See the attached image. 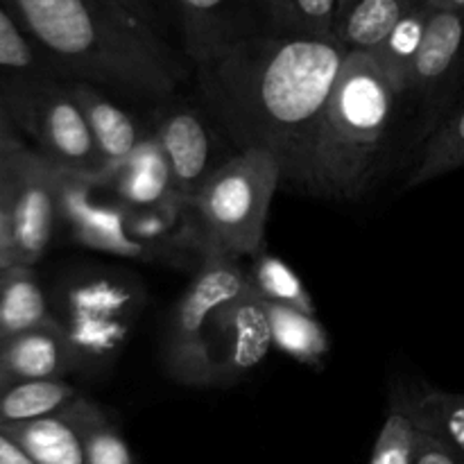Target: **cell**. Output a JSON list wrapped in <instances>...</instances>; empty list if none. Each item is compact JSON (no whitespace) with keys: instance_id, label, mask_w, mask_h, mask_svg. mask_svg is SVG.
Returning <instances> with one entry per match:
<instances>
[{"instance_id":"d590c367","label":"cell","mask_w":464,"mask_h":464,"mask_svg":"<svg viewBox=\"0 0 464 464\" xmlns=\"http://www.w3.org/2000/svg\"><path fill=\"white\" fill-rule=\"evenodd\" d=\"M433 7H440V9H451V12H458V14H464V0H429Z\"/></svg>"},{"instance_id":"9c48e42d","label":"cell","mask_w":464,"mask_h":464,"mask_svg":"<svg viewBox=\"0 0 464 464\" xmlns=\"http://www.w3.org/2000/svg\"><path fill=\"white\" fill-rule=\"evenodd\" d=\"M207 347L213 385L236 383L256 370L275 347L270 308L249 281L243 293L218 308L208 326Z\"/></svg>"},{"instance_id":"f546056e","label":"cell","mask_w":464,"mask_h":464,"mask_svg":"<svg viewBox=\"0 0 464 464\" xmlns=\"http://www.w3.org/2000/svg\"><path fill=\"white\" fill-rule=\"evenodd\" d=\"M14 154H9L7 159L0 161V245L12 249V252H14V236H12V157ZM14 256H16V254H14Z\"/></svg>"},{"instance_id":"8992f818","label":"cell","mask_w":464,"mask_h":464,"mask_svg":"<svg viewBox=\"0 0 464 464\" xmlns=\"http://www.w3.org/2000/svg\"><path fill=\"white\" fill-rule=\"evenodd\" d=\"M0 93L14 125L34 140L36 152L66 170L100 175L102 159L68 80L48 75L7 86Z\"/></svg>"},{"instance_id":"7402d4cb","label":"cell","mask_w":464,"mask_h":464,"mask_svg":"<svg viewBox=\"0 0 464 464\" xmlns=\"http://www.w3.org/2000/svg\"><path fill=\"white\" fill-rule=\"evenodd\" d=\"M460 168H464V95L424 140L420 161L408 177L406 188H420Z\"/></svg>"},{"instance_id":"f35d334b","label":"cell","mask_w":464,"mask_h":464,"mask_svg":"<svg viewBox=\"0 0 464 464\" xmlns=\"http://www.w3.org/2000/svg\"><path fill=\"white\" fill-rule=\"evenodd\" d=\"M352 3H353V0H338V18L343 16L344 12H347L349 5H352Z\"/></svg>"},{"instance_id":"30bf717a","label":"cell","mask_w":464,"mask_h":464,"mask_svg":"<svg viewBox=\"0 0 464 464\" xmlns=\"http://www.w3.org/2000/svg\"><path fill=\"white\" fill-rule=\"evenodd\" d=\"M59 220V166L36 150L21 148L12 157V236L21 266L48 249Z\"/></svg>"},{"instance_id":"d4e9b609","label":"cell","mask_w":464,"mask_h":464,"mask_svg":"<svg viewBox=\"0 0 464 464\" xmlns=\"http://www.w3.org/2000/svg\"><path fill=\"white\" fill-rule=\"evenodd\" d=\"M270 308L272 343L279 352L288 353L304 365H317L329 353V335L322 322L311 313L295 311V308L267 304Z\"/></svg>"},{"instance_id":"83f0119b","label":"cell","mask_w":464,"mask_h":464,"mask_svg":"<svg viewBox=\"0 0 464 464\" xmlns=\"http://www.w3.org/2000/svg\"><path fill=\"white\" fill-rule=\"evenodd\" d=\"M420 424L412 412L406 385L397 383L390 397L388 415L376 435L370 464H415Z\"/></svg>"},{"instance_id":"f1b7e54d","label":"cell","mask_w":464,"mask_h":464,"mask_svg":"<svg viewBox=\"0 0 464 464\" xmlns=\"http://www.w3.org/2000/svg\"><path fill=\"white\" fill-rule=\"evenodd\" d=\"M247 281L267 304H279L315 315V302L306 285L295 275L293 267L275 254L261 252L254 256L252 270H247Z\"/></svg>"},{"instance_id":"277c9868","label":"cell","mask_w":464,"mask_h":464,"mask_svg":"<svg viewBox=\"0 0 464 464\" xmlns=\"http://www.w3.org/2000/svg\"><path fill=\"white\" fill-rule=\"evenodd\" d=\"M284 179L279 159L266 150L234 152L188 202L202 256H258L272 199Z\"/></svg>"},{"instance_id":"74e56055","label":"cell","mask_w":464,"mask_h":464,"mask_svg":"<svg viewBox=\"0 0 464 464\" xmlns=\"http://www.w3.org/2000/svg\"><path fill=\"white\" fill-rule=\"evenodd\" d=\"M12 266H16V256H14L12 249H7L0 245V270H5V267H12Z\"/></svg>"},{"instance_id":"4fadbf2b","label":"cell","mask_w":464,"mask_h":464,"mask_svg":"<svg viewBox=\"0 0 464 464\" xmlns=\"http://www.w3.org/2000/svg\"><path fill=\"white\" fill-rule=\"evenodd\" d=\"M157 136L172 177L175 198L190 202L222 166L216 157V136L207 116L188 104H172L159 116Z\"/></svg>"},{"instance_id":"44dd1931","label":"cell","mask_w":464,"mask_h":464,"mask_svg":"<svg viewBox=\"0 0 464 464\" xmlns=\"http://www.w3.org/2000/svg\"><path fill=\"white\" fill-rule=\"evenodd\" d=\"M338 0H263V34L335 39Z\"/></svg>"},{"instance_id":"7a4b0ae2","label":"cell","mask_w":464,"mask_h":464,"mask_svg":"<svg viewBox=\"0 0 464 464\" xmlns=\"http://www.w3.org/2000/svg\"><path fill=\"white\" fill-rule=\"evenodd\" d=\"M63 80L166 100L193 63L118 0H3Z\"/></svg>"},{"instance_id":"2e32d148","label":"cell","mask_w":464,"mask_h":464,"mask_svg":"<svg viewBox=\"0 0 464 464\" xmlns=\"http://www.w3.org/2000/svg\"><path fill=\"white\" fill-rule=\"evenodd\" d=\"M104 188L111 190L113 198L130 211L157 207L175 198L170 168L152 131H148L131 157L109 175Z\"/></svg>"},{"instance_id":"836d02e7","label":"cell","mask_w":464,"mask_h":464,"mask_svg":"<svg viewBox=\"0 0 464 464\" xmlns=\"http://www.w3.org/2000/svg\"><path fill=\"white\" fill-rule=\"evenodd\" d=\"M0 139L9 140V143H18L21 136H18V127L14 125L12 113H9L7 104H5L3 93H0Z\"/></svg>"},{"instance_id":"4dcf8cb0","label":"cell","mask_w":464,"mask_h":464,"mask_svg":"<svg viewBox=\"0 0 464 464\" xmlns=\"http://www.w3.org/2000/svg\"><path fill=\"white\" fill-rule=\"evenodd\" d=\"M415 464H464V458L453 451L451 447H447L442 440L420 430Z\"/></svg>"},{"instance_id":"52a82bcc","label":"cell","mask_w":464,"mask_h":464,"mask_svg":"<svg viewBox=\"0 0 464 464\" xmlns=\"http://www.w3.org/2000/svg\"><path fill=\"white\" fill-rule=\"evenodd\" d=\"M421 111V136L429 139L444 113L464 95V14L433 7L424 41L406 82Z\"/></svg>"},{"instance_id":"ba28073f","label":"cell","mask_w":464,"mask_h":464,"mask_svg":"<svg viewBox=\"0 0 464 464\" xmlns=\"http://www.w3.org/2000/svg\"><path fill=\"white\" fill-rule=\"evenodd\" d=\"M104 186L93 175L59 168V220L66 222L72 238L95 252L131 258V261H159V254L136 243L127 231V213L116 198H104Z\"/></svg>"},{"instance_id":"d6986e66","label":"cell","mask_w":464,"mask_h":464,"mask_svg":"<svg viewBox=\"0 0 464 464\" xmlns=\"http://www.w3.org/2000/svg\"><path fill=\"white\" fill-rule=\"evenodd\" d=\"M420 0H353L335 23V39L347 53H372Z\"/></svg>"},{"instance_id":"9a60e30c","label":"cell","mask_w":464,"mask_h":464,"mask_svg":"<svg viewBox=\"0 0 464 464\" xmlns=\"http://www.w3.org/2000/svg\"><path fill=\"white\" fill-rule=\"evenodd\" d=\"M75 362V349L57 320L0 343V381L62 379Z\"/></svg>"},{"instance_id":"7c38bea8","label":"cell","mask_w":464,"mask_h":464,"mask_svg":"<svg viewBox=\"0 0 464 464\" xmlns=\"http://www.w3.org/2000/svg\"><path fill=\"white\" fill-rule=\"evenodd\" d=\"M181 53L198 63L238 41L263 34V0H172Z\"/></svg>"},{"instance_id":"8fae6325","label":"cell","mask_w":464,"mask_h":464,"mask_svg":"<svg viewBox=\"0 0 464 464\" xmlns=\"http://www.w3.org/2000/svg\"><path fill=\"white\" fill-rule=\"evenodd\" d=\"M139 290L111 279H95L72 290L71 320L63 324L77 361H104L122 347L131 317L139 311Z\"/></svg>"},{"instance_id":"603a6c76","label":"cell","mask_w":464,"mask_h":464,"mask_svg":"<svg viewBox=\"0 0 464 464\" xmlns=\"http://www.w3.org/2000/svg\"><path fill=\"white\" fill-rule=\"evenodd\" d=\"M66 415L80 433L86 464H139L125 435L98 403L77 397Z\"/></svg>"},{"instance_id":"484cf974","label":"cell","mask_w":464,"mask_h":464,"mask_svg":"<svg viewBox=\"0 0 464 464\" xmlns=\"http://www.w3.org/2000/svg\"><path fill=\"white\" fill-rule=\"evenodd\" d=\"M430 12H433V5L429 0H420L394 25V30L383 39V44L370 53L376 59V63L383 68L385 75L394 82V86L401 91V95H406L408 72H411L412 59H415L417 50H420L421 41H424Z\"/></svg>"},{"instance_id":"5b68a950","label":"cell","mask_w":464,"mask_h":464,"mask_svg":"<svg viewBox=\"0 0 464 464\" xmlns=\"http://www.w3.org/2000/svg\"><path fill=\"white\" fill-rule=\"evenodd\" d=\"M247 285V270L225 256H202L193 281L168 317L163 338V365L181 385L208 388L213 370L208 361L207 334L222 304L240 295Z\"/></svg>"},{"instance_id":"4316f807","label":"cell","mask_w":464,"mask_h":464,"mask_svg":"<svg viewBox=\"0 0 464 464\" xmlns=\"http://www.w3.org/2000/svg\"><path fill=\"white\" fill-rule=\"evenodd\" d=\"M57 72L0 0V91Z\"/></svg>"},{"instance_id":"8d00e7d4","label":"cell","mask_w":464,"mask_h":464,"mask_svg":"<svg viewBox=\"0 0 464 464\" xmlns=\"http://www.w3.org/2000/svg\"><path fill=\"white\" fill-rule=\"evenodd\" d=\"M21 148H25V143H23V140H18V143H9V140L0 139V161H3V159H7L9 154H14L16 150H21Z\"/></svg>"},{"instance_id":"5bb4252c","label":"cell","mask_w":464,"mask_h":464,"mask_svg":"<svg viewBox=\"0 0 464 464\" xmlns=\"http://www.w3.org/2000/svg\"><path fill=\"white\" fill-rule=\"evenodd\" d=\"M68 84H71L72 98L77 100L82 113H84L86 125H89L95 148L102 159V170L93 179L104 186L109 175L131 157V152L139 148L148 131L140 130L139 122L125 109L111 102L98 86L77 80H68Z\"/></svg>"},{"instance_id":"e575fe53","label":"cell","mask_w":464,"mask_h":464,"mask_svg":"<svg viewBox=\"0 0 464 464\" xmlns=\"http://www.w3.org/2000/svg\"><path fill=\"white\" fill-rule=\"evenodd\" d=\"M150 3L154 5L159 16L163 18V23H166L168 30H170V25H175V18H172V0H150Z\"/></svg>"},{"instance_id":"d6a6232c","label":"cell","mask_w":464,"mask_h":464,"mask_svg":"<svg viewBox=\"0 0 464 464\" xmlns=\"http://www.w3.org/2000/svg\"><path fill=\"white\" fill-rule=\"evenodd\" d=\"M0 464H36V462L32 460V458L27 456V453L23 451V449L18 447L7 433L0 430Z\"/></svg>"},{"instance_id":"6da1fadb","label":"cell","mask_w":464,"mask_h":464,"mask_svg":"<svg viewBox=\"0 0 464 464\" xmlns=\"http://www.w3.org/2000/svg\"><path fill=\"white\" fill-rule=\"evenodd\" d=\"M347 50L338 39L256 34L193 63L208 116L240 150L279 159L304 186L317 125Z\"/></svg>"},{"instance_id":"ffe728a7","label":"cell","mask_w":464,"mask_h":464,"mask_svg":"<svg viewBox=\"0 0 464 464\" xmlns=\"http://www.w3.org/2000/svg\"><path fill=\"white\" fill-rule=\"evenodd\" d=\"M77 397V390L62 379L0 381V429L57 415Z\"/></svg>"},{"instance_id":"3957f363","label":"cell","mask_w":464,"mask_h":464,"mask_svg":"<svg viewBox=\"0 0 464 464\" xmlns=\"http://www.w3.org/2000/svg\"><path fill=\"white\" fill-rule=\"evenodd\" d=\"M401 91L370 53H347L317 125L304 188L356 199L379 163Z\"/></svg>"},{"instance_id":"e0dca14e","label":"cell","mask_w":464,"mask_h":464,"mask_svg":"<svg viewBox=\"0 0 464 464\" xmlns=\"http://www.w3.org/2000/svg\"><path fill=\"white\" fill-rule=\"evenodd\" d=\"M50 322L54 317L50 315L34 267L16 263L0 270V343Z\"/></svg>"},{"instance_id":"1f68e13d","label":"cell","mask_w":464,"mask_h":464,"mask_svg":"<svg viewBox=\"0 0 464 464\" xmlns=\"http://www.w3.org/2000/svg\"><path fill=\"white\" fill-rule=\"evenodd\" d=\"M118 3H121L122 7L130 9L131 14H136L139 18H143V21L148 23L150 27H154L159 34H163L166 39H170V36H168V25L163 23V18L159 16V12L154 9V5L150 3V0H118Z\"/></svg>"},{"instance_id":"cb8c5ba5","label":"cell","mask_w":464,"mask_h":464,"mask_svg":"<svg viewBox=\"0 0 464 464\" xmlns=\"http://www.w3.org/2000/svg\"><path fill=\"white\" fill-rule=\"evenodd\" d=\"M420 430L442 440L464 458V394L444 392L429 383L406 385Z\"/></svg>"},{"instance_id":"ac0fdd59","label":"cell","mask_w":464,"mask_h":464,"mask_svg":"<svg viewBox=\"0 0 464 464\" xmlns=\"http://www.w3.org/2000/svg\"><path fill=\"white\" fill-rule=\"evenodd\" d=\"M36 464H86L84 447L66 411L0 429Z\"/></svg>"}]
</instances>
